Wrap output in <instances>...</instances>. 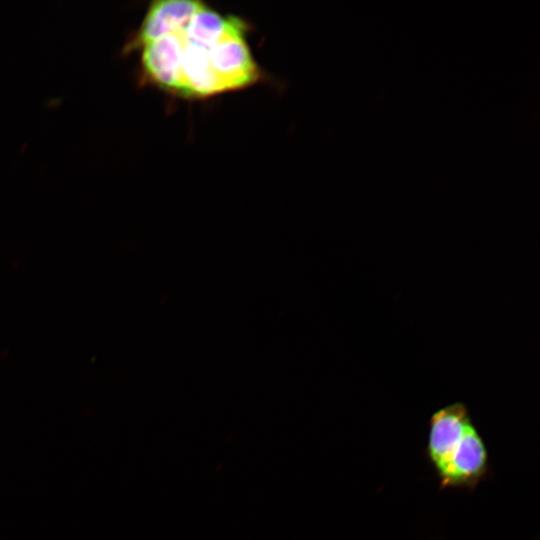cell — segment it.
Returning <instances> with one entry per match:
<instances>
[{"label": "cell", "instance_id": "1", "mask_svg": "<svg viewBox=\"0 0 540 540\" xmlns=\"http://www.w3.org/2000/svg\"><path fill=\"white\" fill-rule=\"evenodd\" d=\"M146 21L151 39L137 50L143 76L156 86L182 97L204 98L259 80L240 18L200 1L163 0Z\"/></svg>", "mask_w": 540, "mask_h": 540}, {"label": "cell", "instance_id": "2", "mask_svg": "<svg viewBox=\"0 0 540 540\" xmlns=\"http://www.w3.org/2000/svg\"><path fill=\"white\" fill-rule=\"evenodd\" d=\"M429 463L441 489L474 490L490 470L487 447L473 421L451 436Z\"/></svg>", "mask_w": 540, "mask_h": 540}]
</instances>
